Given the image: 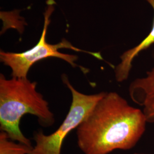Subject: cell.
<instances>
[{
    "label": "cell",
    "instance_id": "52a82bcc",
    "mask_svg": "<svg viewBox=\"0 0 154 154\" xmlns=\"http://www.w3.org/2000/svg\"><path fill=\"white\" fill-rule=\"evenodd\" d=\"M23 143H16L11 140L7 133L0 132V154H29L33 149Z\"/></svg>",
    "mask_w": 154,
    "mask_h": 154
},
{
    "label": "cell",
    "instance_id": "5b68a950",
    "mask_svg": "<svg viewBox=\"0 0 154 154\" xmlns=\"http://www.w3.org/2000/svg\"><path fill=\"white\" fill-rule=\"evenodd\" d=\"M128 90L132 101L142 107L147 123H154V66L144 77L133 81Z\"/></svg>",
    "mask_w": 154,
    "mask_h": 154
},
{
    "label": "cell",
    "instance_id": "ba28073f",
    "mask_svg": "<svg viewBox=\"0 0 154 154\" xmlns=\"http://www.w3.org/2000/svg\"><path fill=\"white\" fill-rule=\"evenodd\" d=\"M138 154V153H136V154Z\"/></svg>",
    "mask_w": 154,
    "mask_h": 154
},
{
    "label": "cell",
    "instance_id": "8992f818",
    "mask_svg": "<svg viewBox=\"0 0 154 154\" xmlns=\"http://www.w3.org/2000/svg\"><path fill=\"white\" fill-rule=\"evenodd\" d=\"M152 6L154 11V0H146ZM154 44V16L152 26L147 37L132 49L124 52L121 56V63L115 68V76L117 82L127 80L132 69V62L142 51L147 49Z\"/></svg>",
    "mask_w": 154,
    "mask_h": 154
},
{
    "label": "cell",
    "instance_id": "3957f363",
    "mask_svg": "<svg viewBox=\"0 0 154 154\" xmlns=\"http://www.w3.org/2000/svg\"><path fill=\"white\" fill-rule=\"evenodd\" d=\"M48 4L44 13V29L41 38L37 44L32 49L21 53L5 52L2 50L0 51V60L5 65L9 66L11 69L12 77L27 78L28 72L35 63L49 57H55L62 59L74 68L79 67L85 74L88 72V69L78 66L75 63L78 59L77 56L61 53L58 51V50L61 49H69L78 52L86 53L99 60H103L99 53L78 49L65 39H63L61 42L57 44H50L46 42V34L50 22V17L54 11L53 4L50 3L49 1H48Z\"/></svg>",
    "mask_w": 154,
    "mask_h": 154
},
{
    "label": "cell",
    "instance_id": "277c9868",
    "mask_svg": "<svg viewBox=\"0 0 154 154\" xmlns=\"http://www.w3.org/2000/svg\"><path fill=\"white\" fill-rule=\"evenodd\" d=\"M62 80L72 93V104L69 112L61 126L53 134L47 135L41 130L34 133L33 139L35 145L29 154H61L62 144L67 135L77 129L106 93L84 94L72 86L66 74H62Z\"/></svg>",
    "mask_w": 154,
    "mask_h": 154
},
{
    "label": "cell",
    "instance_id": "7a4b0ae2",
    "mask_svg": "<svg viewBox=\"0 0 154 154\" xmlns=\"http://www.w3.org/2000/svg\"><path fill=\"white\" fill-rule=\"evenodd\" d=\"M37 84L28 78L6 79L0 74V129L12 140L30 146V140L20 128L23 116H36L42 126H51L55 122L49 103L37 91Z\"/></svg>",
    "mask_w": 154,
    "mask_h": 154
},
{
    "label": "cell",
    "instance_id": "6da1fadb",
    "mask_svg": "<svg viewBox=\"0 0 154 154\" xmlns=\"http://www.w3.org/2000/svg\"><path fill=\"white\" fill-rule=\"evenodd\" d=\"M142 110L116 92L106 93L77 128V143L84 154H109L134 148L146 130Z\"/></svg>",
    "mask_w": 154,
    "mask_h": 154
}]
</instances>
